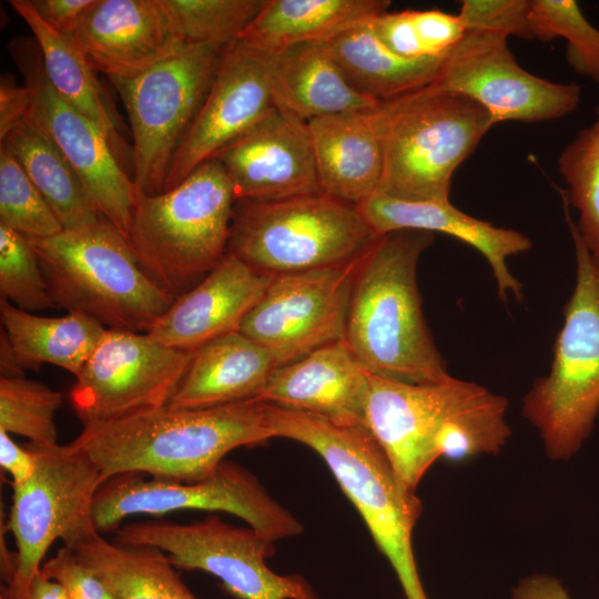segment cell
<instances>
[{
	"mask_svg": "<svg viewBox=\"0 0 599 599\" xmlns=\"http://www.w3.org/2000/svg\"><path fill=\"white\" fill-rule=\"evenodd\" d=\"M28 240L54 305L108 329L148 333L175 300L144 272L129 240L103 216L81 229Z\"/></svg>",
	"mask_w": 599,
	"mask_h": 599,
	"instance_id": "4",
	"label": "cell"
},
{
	"mask_svg": "<svg viewBox=\"0 0 599 599\" xmlns=\"http://www.w3.org/2000/svg\"><path fill=\"white\" fill-rule=\"evenodd\" d=\"M0 224L27 238H47L63 230L59 219L8 150L0 146Z\"/></svg>",
	"mask_w": 599,
	"mask_h": 599,
	"instance_id": "37",
	"label": "cell"
},
{
	"mask_svg": "<svg viewBox=\"0 0 599 599\" xmlns=\"http://www.w3.org/2000/svg\"><path fill=\"white\" fill-rule=\"evenodd\" d=\"M379 41L393 53L405 59L427 57L418 38L413 10L385 11L372 20Z\"/></svg>",
	"mask_w": 599,
	"mask_h": 599,
	"instance_id": "42",
	"label": "cell"
},
{
	"mask_svg": "<svg viewBox=\"0 0 599 599\" xmlns=\"http://www.w3.org/2000/svg\"><path fill=\"white\" fill-rule=\"evenodd\" d=\"M367 394L368 373L341 341L277 367L256 399L337 425L366 426Z\"/></svg>",
	"mask_w": 599,
	"mask_h": 599,
	"instance_id": "22",
	"label": "cell"
},
{
	"mask_svg": "<svg viewBox=\"0 0 599 599\" xmlns=\"http://www.w3.org/2000/svg\"><path fill=\"white\" fill-rule=\"evenodd\" d=\"M273 437L270 404L253 398L206 408L143 409L83 426L71 443L97 464L104 480L140 473L192 483L211 475L233 449Z\"/></svg>",
	"mask_w": 599,
	"mask_h": 599,
	"instance_id": "1",
	"label": "cell"
},
{
	"mask_svg": "<svg viewBox=\"0 0 599 599\" xmlns=\"http://www.w3.org/2000/svg\"><path fill=\"white\" fill-rule=\"evenodd\" d=\"M95 0H30L38 16L60 34L72 37Z\"/></svg>",
	"mask_w": 599,
	"mask_h": 599,
	"instance_id": "43",
	"label": "cell"
},
{
	"mask_svg": "<svg viewBox=\"0 0 599 599\" xmlns=\"http://www.w3.org/2000/svg\"><path fill=\"white\" fill-rule=\"evenodd\" d=\"M530 0H463L459 18L466 31L480 30L534 40Z\"/></svg>",
	"mask_w": 599,
	"mask_h": 599,
	"instance_id": "39",
	"label": "cell"
},
{
	"mask_svg": "<svg viewBox=\"0 0 599 599\" xmlns=\"http://www.w3.org/2000/svg\"><path fill=\"white\" fill-rule=\"evenodd\" d=\"M113 534L119 545L154 547L175 568L215 576L238 599H319L302 576H282L268 567L266 559L275 554L273 541L216 515L187 524L164 519L128 522Z\"/></svg>",
	"mask_w": 599,
	"mask_h": 599,
	"instance_id": "11",
	"label": "cell"
},
{
	"mask_svg": "<svg viewBox=\"0 0 599 599\" xmlns=\"http://www.w3.org/2000/svg\"><path fill=\"white\" fill-rule=\"evenodd\" d=\"M376 109L307 122L321 190L355 206L378 192L383 180L384 148Z\"/></svg>",
	"mask_w": 599,
	"mask_h": 599,
	"instance_id": "24",
	"label": "cell"
},
{
	"mask_svg": "<svg viewBox=\"0 0 599 599\" xmlns=\"http://www.w3.org/2000/svg\"><path fill=\"white\" fill-rule=\"evenodd\" d=\"M413 19L427 57L447 53L466 32L458 14L437 9L413 10Z\"/></svg>",
	"mask_w": 599,
	"mask_h": 599,
	"instance_id": "41",
	"label": "cell"
},
{
	"mask_svg": "<svg viewBox=\"0 0 599 599\" xmlns=\"http://www.w3.org/2000/svg\"><path fill=\"white\" fill-rule=\"evenodd\" d=\"M213 159L224 166L236 201L322 191L307 123L275 106Z\"/></svg>",
	"mask_w": 599,
	"mask_h": 599,
	"instance_id": "19",
	"label": "cell"
},
{
	"mask_svg": "<svg viewBox=\"0 0 599 599\" xmlns=\"http://www.w3.org/2000/svg\"><path fill=\"white\" fill-rule=\"evenodd\" d=\"M433 241L425 231L389 232L359 261L344 341L370 375L409 384L449 376L426 324L416 278L420 254Z\"/></svg>",
	"mask_w": 599,
	"mask_h": 599,
	"instance_id": "2",
	"label": "cell"
},
{
	"mask_svg": "<svg viewBox=\"0 0 599 599\" xmlns=\"http://www.w3.org/2000/svg\"><path fill=\"white\" fill-rule=\"evenodd\" d=\"M9 51L31 93L29 118L75 171L98 212L128 238L138 190L119 163L111 141L57 93L34 39H12Z\"/></svg>",
	"mask_w": 599,
	"mask_h": 599,
	"instance_id": "13",
	"label": "cell"
},
{
	"mask_svg": "<svg viewBox=\"0 0 599 599\" xmlns=\"http://www.w3.org/2000/svg\"><path fill=\"white\" fill-rule=\"evenodd\" d=\"M432 84L474 100L495 124L558 120L572 113L581 100L580 85L548 81L526 71L506 35L480 30L465 32L444 57Z\"/></svg>",
	"mask_w": 599,
	"mask_h": 599,
	"instance_id": "16",
	"label": "cell"
},
{
	"mask_svg": "<svg viewBox=\"0 0 599 599\" xmlns=\"http://www.w3.org/2000/svg\"><path fill=\"white\" fill-rule=\"evenodd\" d=\"M484 389L450 375L409 384L368 374L365 423L405 486L416 491L439 459L436 445L443 428Z\"/></svg>",
	"mask_w": 599,
	"mask_h": 599,
	"instance_id": "17",
	"label": "cell"
},
{
	"mask_svg": "<svg viewBox=\"0 0 599 599\" xmlns=\"http://www.w3.org/2000/svg\"><path fill=\"white\" fill-rule=\"evenodd\" d=\"M0 295L30 313L55 306L30 241L3 224H0Z\"/></svg>",
	"mask_w": 599,
	"mask_h": 599,
	"instance_id": "38",
	"label": "cell"
},
{
	"mask_svg": "<svg viewBox=\"0 0 599 599\" xmlns=\"http://www.w3.org/2000/svg\"><path fill=\"white\" fill-rule=\"evenodd\" d=\"M0 142L42 194L63 230L88 226L102 216L75 171L29 116Z\"/></svg>",
	"mask_w": 599,
	"mask_h": 599,
	"instance_id": "32",
	"label": "cell"
},
{
	"mask_svg": "<svg viewBox=\"0 0 599 599\" xmlns=\"http://www.w3.org/2000/svg\"><path fill=\"white\" fill-rule=\"evenodd\" d=\"M186 43L225 52L255 19L265 0H164Z\"/></svg>",
	"mask_w": 599,
	"mask_h": 599,
	"instance_id": "35",
	"label": "cell"
},
{
	"mask_svg": "<svg viewBox=\"0 0 599 599\" xmlns=\"http://www.w3.org/2000/svg\"><path fill=\"white\" fill-rule=\"evenodd\" d=\"M192 356L146 333L106 329L75 376L71 405L83 426L166 406Z\"/></svg>",
	"mask_w": 599,
	"mask_h": 599,
	"instance_id": "14",
	"label": "cell"
},
{
	"mask_svg": "<svg viewBox=\"0 0 599 599\" xmlns=\"http://www.w3.org/2000/svg\"><path fill=\"white\" fill-rule=\"evenodd\" d=\"M12 593V592H11ZM24 599H70L64 588L41 570L31 580Z\"/></svg>",
	"mask_w": 599,
	"mask_h": 599,
	"instance_id": "47",
	"label": "cell"
},
{
	"mask_svg": "<svg viewBox=\"0 0 599 599\" xmlns=\"http://www.w3.org/2000/svg\"><path fill=\"white\" fill-rule=\"evenodd\" d=\"M274 437L302 443L317 453L389 561L406 599H428L413 550L423 504L400 480L367 426H343L270 404Z\"/></svg>",
	"mask_w": 599,
	"mask_h": 599,
	"instance_id": "3",
	"label": "cell"
},
{
	"mask_svg": "<svg viewBox=\"0 0 599 599\" xmlns=\"http://www.w3.org/2000/svg\"><path fill=\"white\" fill-rule=\"evenodd\" d=\"M273 106L270 57L235 42L222 53L207 94L173 155L164 191L213 159Z\"/></svg>",
	"mask_w": 599,
	"mask_h": 599,
	"instance_id": "18",
	"label": "cell"
},
{
	"mask_svg": "<svg viewBox=\"0 0 599 599\" xmlns=\"http://www.w3.org/2000/svg\"><path fill=\"white\" fill-rule=\"evenodd\" d=\"M0 318L1 329L23 370L53 364L74 377L108 329L79 313L61 317L38 316L3 298L0 300Z\"/></svg>",
	"mask_w": 599,
	"mask_h": 599,
	"instance_id": "30",
	"label": "cell"
},
{
	"mask_svg": "<svg viewBox=\"0 0 599 599\" xmlns=\"http://www.w3.org/2000/svg\"><path fill=\"white\" fill-rule=\"evenodd\" d=\"M0 599H18L13 593L9 591L6 586H1L0 589Z\"/></svg>",
	"mask_w": 599,
	"mask_h": 599,
	"instance_id": "49",
	"label": "cell"
},
{
	"mask_svg": "<svg viewBox=\"0 0 599 599\" xmlns=\"http://www.w3.org/2000/svg\"><path fill=\"white\" fill-rule=\"evenodd\" d=\"M529 27L532 39L566 41V62L581 77L599 85V30L575 0H530Z\"/></svg>",
	"mask_w": 599,
	"mask_h": 599,
	"instance_id": "34",
	"label": "cell"
},
{
	"mask_svg": "<svg viewBox=\"0 0 599 599\" xmlns=\"http://www.w3.org/2000/svg\"><path fill=\"white\" fill-rule=\"evenodd\" d=\"M511 599H570V597L557 578L532 575L518 582L512 590Z\"/></svg>",
	"mask_w": 599,
	"mask_h": 599,
	"instance_id": "46",
	"label": "cell"
},
{
	"mask_svg": "<svg viewBox=\"0 0 599 599\" xmlns=\"http://www.w3.org/2000/svg\"><path fill=\"white\" fill-rule=\"evenodd\" d=\"M235 201L216 159L167 191L138 192L128 240L141 267L175 298L190 291L227 253Z\"/></svg>",
	"mask_w": 599,
	"mask_h": 599,
	"instance_id": "6",
	"label": "cell"
},
{
	"mask_svg": "<svg viewBox=\"0 0 599 599\" xmlns=\"http://www.w3.org/2000/svg\"><path fill=\"white\" fill-rule=\"evenodd\" d=\"M561 199L575 246L576 285L565 305L549 373L532 383L522 400V416L538 430L552 460L579 451L599 413V255L585 245L564 194Z\"/></svg>",
	"mask_w": 599,
	"mask_h": 599,
	"instance_id": "7",
	"label": "cell"
},
{
	"mask_svg": "<svg viewBox=\"0 0 599 599\" xmlns=\"http://www.w3.org/2000/svg\"><path fill=\"white\" fill-rule=\"evenodd\" d=\"M0 368L1 376H23V369L19 365L4 332L0 336Z\"/></svg>",
	"mask_w": 599,
	"mask_h": 599,
	"instance_id": "48",
	"label": "cell"
},
{
	"mask_svg": "<svg viewBox=\"0 0 599 599\" xmlns=\"http://www.w3.org/2000/svg\"><path fill=\"white\" fill-rule=\"evenodd\" d=\"M270 90L276 109L304 123L374 110L380 102L349 84L327 42L296 44L271 55Z\"/></svg>",
	"mask_w": 599,
	"mask_h": 599,
	"instance_id": "25",
	"label": "cell"
},
{
	"mask_svg": "<svg viewBox=\"0 0 599 599\" xmlns=\"http://www.w3.org/2000/svg\"><path fill=\"white\" fill-rule=\"evenodd\" d=\"M372 20L327 41L349 84L364 95L385 101L434 82L446 53L419 59L398 57L379 41Z\"/></svg>",
	"mask_w": 599,
	"mask_h": 599,
	"instance_id": "29",
	"label": "cell"
},
{
	"mask_svg": "<svg viewBox=\"0 0 599 599\" xmlns=\"http://www.w3.org/2000/svg\"><path fill=\"white\" fill-rule=\"evenodd\" d=\"M376 115L384 148L378 193L412 202H448L455 171L495 125L480 104L432 83L380 101Z\"/></svg>",
	"mask_w": 599,
	"mask_h": 599,
	"instance_id": "5",
	"label": "cell"
},
{
	"mask_svg": "<svg viewBox=\"0 0 599 599\" xmlns=\"http://www.w3.org/2000/svg\"><path fill=\"white\" fill-rule=\"evenodd\" d=\"M31 109V93L23 83L19 84L12 74L0 79V140L14 126L28 119Z\"/></svg>",
	"mask_w": 599,
	"mask_h": 599,
	"instance_id": "44",
	"label": "cell"
},
{
	"mask_svg": "<svg viewBox=\"0 0 599 599\" xmlns=\"http://www.w3.org/2000/svg\"><path fill=\"white\" fill-rule=\"evenodd\" d=\"M190 509L234 515L273 542L303 531L301 522L270 496L254 474L226 459L211 475L192 483L140 473L109 477L95 493L92 521L103 534L114 531L130 516L158 517Z\"/></svg>",
	"mask_w": 599,
	"mask_h": 599,
	"instance_id": "10",
	"label": "cell"
},
{
	"mask_svg": "<svg viewBox=\"0 0 599 599\" xmlns=\"http://www.w3.org/2000/svg\"><path fill=\"white\" fill-rule=\"evenodd\" d=\"M62 394L24 376L0 378V430L39 445L58 444L54 420Z\"/></svg>",
	"mask_w": 599,
	"mask_h": 599,
	"instance_id": "36",
	"label": "cell"
},
{
	"mask_svg": "<svg viewBox=\"0 0 599 599\" xmlns=\"http://www.w3.org/2000/svg\"><path fill=\"white\" fill-rule=\"evenodd\" d=\"M222 53L187 43L131 79H113L133 139V182L141 194L164 191L173 155L211 87Z\"/></svg>",
	"mask_w": 599,
	"mask_h": 599,
	"instance_id": "12",
	"label": "cell"
},
{
	"mask_svg": "<svg viewBox=\"0 0 599 599\" xmlns=\"http://www.w3.org/2000/svg\"><path fill=\"white\" fill-rule=\"evenodd\" d=\"M596 119L562 149L558 171L567 184L560 192L579 213L577 231L590 252L599 255V102Z\"/></svg>",
	"mask_w": 599,
	"mask_h": 599,
	"instance_id": "33",
	"label": "cell"
},
{
	"mask_svg": "<svg viewBox=\"0 0 599 599\" xmlns=\"http://www.w3.org/2000/svg\"><path fill=\"white\" fill-rule=\"evenodd\" d=\"M388 0H265L238 42L265 55L308 42H327L387 11Z\"/></svg>",
	"mask_w": 599,
	"mask_h": 599,
	"instance_id": "27",
	"label": "cell"
},
{
	"mask_svg": "<svg viewBox=\"0 0 599 599\" xmlns=\"http://www.w3.org/2000/svg\"><path fill=\"white\" fill-rule=\"evenodd\" d=\"M378 236L355 205L319 191L235 201L227 252L260 272L280 275L347 264Z\"/></svg>",
	"mask_w": 599,
	"mask_h": 599,
	"instance_id": "8",
	"label": "cell"
},
{
	"mask_svg": "<svg viewBox=\"0 0 599 599\" xmlns=\"http://www.w3.org/2000/svg\"><path fill=\"white\" fill-rule=\"evenodd\" d=\"M64 546L94 569L119 599H199L158 548L119 545L94 526Z\"/></svg>",
	"mask_w": 599,
	"mask_h": 599,
	"instance_id": "28",
	"label": "cell"
},
{
	"mask_svg": "<svg viewBox=\"0 0 599 599\" xmlns=\"http://www.w3.org/2000/svg\"><path fill=\"white\" fill-rule=\"evenodd\" d=\"M0 466L10 475L11 485L20 484L32 475L35 456L26 445L19 446L10 434L0 430Z\"/></svg>",
	"mask_w": 599,
	"mask_h": 599,
	"instance_id": "45",
	"label": "cell"
},
{
	"mask_svg": "<svg viewBox=\"0 0 599 599\" xmlns=\"http://www.w3.org/2000/svg\"><path fill=\"white\" fill-rule=\"evenodd\" d=\"M11 7L33 33L43 68L57 93L90 119L111 141L119 144V121L91 65L72 37L51 29L38 16L30 0H11Z\"/></svg>",
	"mask_w": 599,
	"mask_h": 599,
	"instance_id": "31",
	"label": "cell"
},
{
	"mask_svg": "<svg viewBox=\"0 0 599 599\" xmlns=\"http://www.w3.org/2000/svg\"><path fill=\"white\" fill-rule=\"evenodd\" d=\"M26 446L35 456L32 475L11 485V508L6 526L13 539V564L3 577L18 599H24L29 585L41 570L50 547L63 545L94 526L92 505L104 480L97 464L72 443Z\"/></svg>",
	"mask_w": 599,
	"mask_h": 599,
	"instance_id": "9",
	"label": "cell"
},
{
	"mask_svg": "<svg viewBox=\"0 0 599 599\" xmlns=\"http://www.w3.org/2000/svg\"><path fill=\"white\" fill-rule=\"evenodd\" d=\"M41 571L58 581L70 599H119L99 573L64 545L43 562Z\"/></svg>",
	"mask_w": 599,
	"mask_h": 599,
	"instance_id": "40",
	"label": "cell"
},
{
	"mask_svg": "<svg viewBox=\"0 0 599 599\" xmlns=\"http://www.w3.org/2000/svg\"><path fill=\"white\" fill-rule=\"evenodd\" d=\"M362 256L343 265L275 275L238 332L265 347L277 367L344 341Z\"/></svg>",
	"mask_w": 599,
	"mask_h": 599,
	"instance_id": "15",
	"label": "cell"
},
{
	"mask_svg": "<svg viewBox=\"0 0 599 599\" xmlns=\"http://www.w3.org/2000/svg\"><path fill=\"white\" fill-rule=\"evenodd\" d=\"M277 368L271 353L241 332L216 337L193 352L167 406L206 408L256 398Z\"/></svg>",
	"mask_w": 599,
	"mask_h": 599,
	"instance_id": "26",
	"label": "cell"
},
{
	"mask_svg": "<svg viewBox=\"0 0 599 599\" xmlns=\"http://www.w3.org/2000/svg\"><path fill=\"white\" fill-rule=\"evenodd\" d=\"M356 207L377 235L416 230L440 232L465 242L489 263L500 300L507 301L510 293L518 301L524 298L522 284L510 273L507 260L531 247L525 234L468 215L450 201H402L377 192Z\"/></svg>",
	"mask_w": 599,
	"mask_h": 599,
	"instance_id": "23",
	"label": "cell"
},
{
	"mask_svg": "<svg viewBox=\"0 0 599 599\" xmlns=\"http://www.w3.org/2000/svg\"><path fill=\"white\" fill-rule=\"evenodd\" d=\"M72 39L111 80L134 78L187 44L164 0H95Z\"/></svg>",
	"mask_w": 599,
	"mask_h": 599,
	"instance_id": "20",
	"label": "cell"
},
{
	"mask_svg": "<svg viewBox=\"0 0 599 599\" xmlns=\"http://www.w3.org/2000/svg\"><path fill=\"white\" fill-rule=\"evenodd\" d=\"M274 276L227 252L195 286L174 300L146 334L167 347L194 352L238 331Z\"/></svg>",
	"mask_w": 599,
	"mask_h": 599,
	"instance_id": "21",
	"label": "cell"
}]
</instances>
